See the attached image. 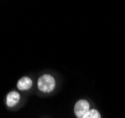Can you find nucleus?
<instances>
[{
  "label": "nucleus",
  "instance_id": "2",
  "mask_svg": "<svg viewBox=\"0 0 125 118\" xmlns=\"http://www.w3.org/2000/svg\"><path fill=\"white\" fill-rule=\"evenodd\" d=\"M90 110V105L88 101L85 99L78 100L74 105L73 112H74L75 116L77 118H83Z\"/></svg>",
  "mask_w": 125,
  "mask_h": 118
},
{
  "label": "nucleus",
  "instance_id": "4",
  "mask_svg": "<svg viewBox=\"0 0 125 118\" xmlns=\"http://www.w3.org/2000/svg\"><path fill=\"white\" fill-rule=\"evenodd\" d=\"M32 87V80L28 77L21 78L17 82V89L20 91H27Z\"/></svg>",
  "mask_w": 125,
  "mask_h": 118
},
{
  "label": "nucleus",
  "instance_id": "3",
  "mask_svg": "<svg viewBox=\"0 0 125 118\" xmlns=\"http://www.w3.org/2000/svg\"><path fill=\"white\" fill-rule=\"evenodd\" d=\"M20 93L15 92V91H11L7 94L6 96V105L9 108H13L15 105H17V103L20 100Z\"/></svg>",
  "mask_w": 125,
  "mask_h": 118
},
{
  "label": "nucleus",
  "instance_id": "5",
  "mask_svg": "<svg viewBox=\"0 0 125 118\" xmlns=\"http://www.w3.org/2000/svg\"><path fill=\"white\" fill-rule=\"evenodd\" d=\"M83 118H101V114L97 110L91 109Z\"/></svg>",
  "mask_w": 125,
  "mask_h": 118
},
{
  "label": "nucleus",
  "instance_id": "1",
  "mask_svg": "<svg viewBox=\"0 0 125 118\" xmlns=\"http://www.w3.org/2000/svg\"><path fill=\"white\" fill-rule=\"evenodd\" d=\"M38 89L42 93H51L56 86V80L54 77H52L49 74H44L41 76L38 79L37 83Z\"/></svg>",
  "mask_w": 125,
  "mask_h": 118
}]
</instances>
